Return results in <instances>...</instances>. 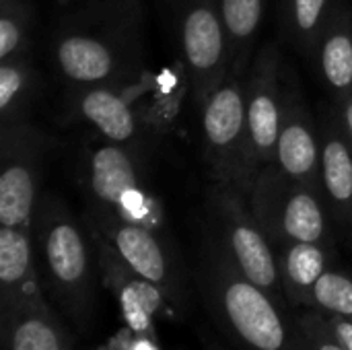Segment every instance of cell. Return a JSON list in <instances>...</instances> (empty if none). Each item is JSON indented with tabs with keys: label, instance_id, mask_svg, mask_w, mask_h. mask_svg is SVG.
Listing matches in <instances>:
<instances>
[{
	"label": "cell",
	"instance_id": "obj_1",
	"mask_svg": "<svg viewBox=\"0 0 352 350\" xmlns=\"http://www.w3.org/2000/svg\"><path fill=\"white\" fill-rule=\"evenodd\" d=\"M144 54V0H87L54 39L58 72L74 89L126 85L146 68Z\"/></svg>",
	"mask_w": 352,
	"mask_h": 350
},
{
	"label": "cell",
	"instance_id": "obj_2",
	"mask_svg": "<svg viewBox=\"0 0 352 350\" xmlns=\"http://www.w3.org/2000/svg\"><path fill=\"white\" fill-rule=\"evenodd\" d=\"M200 287L214 326L235 350H307L299 318L248 281L212 239L204 250Z\"/></svg>",
	"mask_w": 352,
	"mask_h": 350
},
{
	"label": "cell",
	"instance_id": "obj_3",
	"mask_svg": "<svg viewBox=\"0 0 352 350\" xmlns=\"http://www.w3.org/2000/svg\"><path fill=\"white\" fill-rule=\"evenodd\" d=\"M33 233L43 287L78 330L89 328L95 311L89 233L82 231L64 200L54 194L39 198Z\"/></svg>",
	"mask_w": 352,
	"mask_h": 350
},
{
	"label": "cell",
	"instance_id": "obj_4",
	"mask_svg": "<svg viewBox=\"0 0 352 350\" xmlns=\"http://www.w3.org/2000/svg\"><path fill=\"white\" fill-rule=\"evenodd\" d=\"M248 200L274 250H280L289 241L334 248L332 215L324 194L291 179L278 163L260 167Z\"/></svg>",
	"mask_w": 352,
	"mask_h": 350
},
{
	"label": "cell",
	"instance_id": "obj_5",
	"mask_svg": "<svg viewBox=\"0 0 352 350\" xmlns=\"http://www.w3.org/2000/svg\"><path fill=\"white\" fill-rule=\"evenodd\" d=\"M206 208L210 239L248 281L264 289L280 305L289 307L276 250L254 217L248 194L233 186L210 184Z\"/></svg>",
	"mask_w": 352,
	"mask_h": 350
},
{
	"label": "cell",
	"instance_id": "obj_6",
	"mask_svg": "<svg viewBox=\"0 0 352 350\" xmlns=\"http://www.w3.org/2000/svg\"><path fill=\"white\" fill-rule=\"evenodd\" d=\"M245 83L248 74L229 72L198 111L202 155L208 165L210 184L233 186L250 194L258 171L252 165L250 153Z\"/></svg>",
	"mask_w": 352,
	"mask_h": 350
},
{
	"label": "cell",
	"instance_id": "obj_7",
	"mask_svg": "<svg viewBox=\"0 0 352 350\" xmlns=\"http://www.w3.org/2000/svg\"><path fill=\"white\" fill-rule=\"evenodd\" d=\"M85 186L93 206L159 233L165 231V210L148 186L140 149L103 138L87 153Z\"/></svg>",
	"mask_w": 352,
	"mask_h": 350
},
{
	"label": "cell",
	"instance_id": "obj_8",
	"mask_svg": "<svg viewBox=\"0 0 352 350\" xmlns=\"http://www.w3.org/2000/svg\"><path fill=\"white\" fill-rule=\"evenodd\" d=\"M165 6L190 78V101L200 107L231 72V45L219 0H165Z\"/></svg>",
	"mask_w": 352,
	"mask_h": 350
},
{
	"label": "cell",
	"instance_id": "obj_9",
	"mask_svg": "<svg viewBox=\"0 0 352 350\" xmlns=\"http://www.w3.org/2000/svg\"><path fill=\"white\" fill-rule=\"evenodd\" d=\"M82 221L85 229L97 233L132 272L155 285L173 309L182 311L188 307L184 270L169 250L165 233L138 223H130L116 212L93 204L89 206Z\"/></svg>",
	"mask_w": 352,
	"mask_h": 350
},
{
	"label": "cell",
	"instance_id": "obj_10",
	"mask_svg": "<svg viewBox=\"0 0 352 350\" xmlns=\"http://www.w3.org/2000/svg\"><path fill=\"white\" fill-rule=\"evenodd\" d=\"M54 144L31 120L0 126V227L33 229L43 159Z\"/></svg>",
	"mask_w": 352,
	"mask_h": 350
},
{
	"label": "cell",
	"instance_id": "obj_11",
	"mask_svg": "<svg viewBox=\"0 0 352 350\" xmlns=\"http://www.w3.org/2000/svg\"><path fill=\"white\" fill-rule=\"evenodd\" d=\"M283 83V56L276 43H268L252 60L245 83L250 153L256 171L276 161V142L285 97Z\"/></svg>",
	"mask_w": 352,
	"mask_h": 350
},
{
	"label": "cell",
	"instance_id": "obj_12",
	"mask_svg": "<svg viewBox=\"0 0 352 350\" xmlns=\"http://www.w3.org/2000/svg\"><path fill=\"white\" fill-rule=\"evenodd\" d=\"M120 89L132 101L144 144L167 140L179 124L184 103L192 99L190 78L182 60L159 70L144 68Z\"/></svg>",
	"mask_w": 352,
	"mask_h": 350
},
{
	"label": "cell",
	"instance_id": "obj_13",
	"mask_svg": "<svg viewBox=\"0 0 352 350\" xmlns=\"http://www.w3.org/2000/svg\"><path fill=\"white\" fill-rule=\"evenodd\" d=\"M283 120L276 142L278 167L295 182L322 192V140L314 113L293 72L285 78Z\"/></svg>",
	"mask_w": 352,
	"mask_h": 350
},
{
	"label": "cell",
	"instance_id": "obj_14",
	"mask_svg": "<svg viewBox=\"0 0 352 350\" xmlns=\"http://www.w3.org/2000/svg\"><path fill=\"white\" fill-rule=\"evenodd\" d=\"M70 116L91 124L105 140L136 149L144 144L132 101L116 85L76 89L70 101Z\"/></svg>",
	"mask_w": 352,
	"mask_h": 350
},
{
	"label": "cell",
	"instance_id": "obj_15",
	"mask_svg": "<svg viewBox=\"0 0 352 350\" xmlns=\"http://www.w3.org/2000/svg\"><path fill=\"white\" fill-rule=\"evenodd\" d=\"M2 350H72L74 340L45 297L0 309Z\"/></svg>",
	"mask_w": 352,
	"mask_h": 350
},
{
	"label": "cell",
	"instance_id": "obj_16",
	"mask_svg": "<svg viewBox=\"0 0 352 350\" xmlns=\"http://www.w3.org/2000/svg\"><path fill=\"white\" fill-rule=\"evenodd\" d=\"M41 297L45 295L33 229L0 227V309Z\"/></svg>",
	"mask_w": 352,
	"mask_h": 350
},
{
	"label": "cell",
	"instance_id": "obj_17",
	"mask_svg": "<svg viewBox=\"0 0 352 350\" xmlns=\"http://www.w3.org/2000/svg\"><path fill=\"white\" fill-rule=\"evenodd\" d=\"M322 140V194L332 219L352 231V144L336 113L324 116L320 124Z\"/></svg>",
	"mask_w": 352,
	"mask_h": 350
},
{
	"label": "cell",
	"instance_id": "obj_18",
	"mask_svg": "<svg viewBox=\"0 0 352 350\" xmlns=\"http://www.w3.org/2000/svg\"><path fill=\"white\" fill-rule=\"evenodd\" d=\"M276 256L289 307L311 309L314 287L328 270L330 250L320 243L289 241L276 250Z\"/></svg>",
	"mask_w": 352,
	"mask_h": 350
},
{
	"label": "cell",
	"instance_id": "obj_19",
	"mask_svg": "<svg viewBox=\"0 0 352 350\" xmlns=\"http://www.w3.org/2000/svg\"><path fill=\"white\" fill-rule=\"evenodd\" d=\"M320 72L336 99L352 93V10L338 0L316 52Z\"/></svg>",
	"mask_w": 352,
	"mask_h": 350
},
{
	"label": "cell",
	"instance_id": "obj_20",
	"mask_svg": "<svg viewBox=\"0 0 352 350\" xmlns=\"http://www.w3.org/2000/svg\"><path fill=\"white\" fill-rule=\"evenodd\" d=\"M219 8L231 45V72L248 74L266 0H219Z\"/></svg>",
	"mask_w": 352,
	"mask_h": 350
},
{
	"label": "cell",
	"instance_id": "obj_21",
	"mask_svg": "<svg viewBox=\"0 0 352 350\" xmlns=\"http://www.w3.org/2000/svg\"><path fill=\"white\" fill-rule=\"evenodd\" d=\"M35 87V70L29 52L0 60V126L31 120L29 109Z\"/></svg>",
	"mask_w": 352,
	"mask_h": 350
},
{
	"label": "cell",
	"instance_id": "obj_22",
	"mask_svg": "<svg viewBox=\"0 0 352 350\" xmlns=\"http://www.w3.org/2000/svg\"><path fill=\"white\" fill-rule=\"evenodd\" d=\"M338 0H285L283 25L287 39L305 56H316L320 39L336 10Z\"/></svg>",
	"mask_w": 352,
	"mask_h": 350
},
{
	"label": "cell",
	"instance_id": "obj_23",
	"mask_svg": "<svg viewBox=\"0 0 352 350\" xmlns=\"http://www.w3.org/2000/svg\"><path fill=\"white\" fill-rule=\"evenodd\" d=\"M33 6L29 0H0V60L29 52Z\"/></svg>",
	"mask_w": 352,
	"mask_h": 350
},
{
	"label": "cell",
	"instance_id": "obj_24",
	"mask_svg": "<svg viewBox=\"0 0 352 350\" xmlns=\"http://www.w3.org/2000/svg\"><path fill=\"white\" fill-rule=\"evenodd\" d=\"M326 316L352 320V278L340 270H326L314 287V307Z\"/></svg>",
	"mask_w": 352,
	"mask_h": 350
},
{
	"label": "cell",
	"instance_id": "obj_25",
	"mask_svg": "<svg viewBox=\"0 0 352 350\" xmlns=\"http://www.w3.org/2000/svg\"><path fill=\"white\" fill-rule=\"evenodd\" d=\"M297 318L305 334L307 350H346L332 332L326 314L318 309H303Z\"/></svg>",
	"mask_w": 352,
	"mask_h": 350
},
{
	"label": "cell",
	"instance_id": "obj_26",
	"mask_svg": "<svg viewBox=\"0 0 352 350\" xmlns=\"http://www.w3.org/2000/svg\"><path fill=\"white\" fill-rule=\"evenodd\" d=\"M336 118H338L349 142L352 144V93L336 99Z\"/></svg>",
	"mask_w": 352,
	"mask_h": 350
},
{
	"label": "cell",
	"instance_id": "obj_27",
	"mask_svg": "<svg viewBox=\"0 0 352 350\" xmlns=\"http://www.w3.org/2000/svg\"><path fill=\"white\" fill-rule=\"evenodd\" d=\"M326 318L336 338L346 347V350H352V320L340 318V316H326Z\"/></svg>",
	"mask_w": 352,
	"mask_h": 350
},
{
	"label": "cell",
	"instance_id": "obj_28",
	"mask_svg": "<svg viewBox=\"0 0 352 350\" xmlns=\"http://www.w3.org/2000/svg\"><path fill=\"white\" fill-rule=\"evenodd\" d=\"M204 349L206 350H227L225 347H221L217 340H212V338H206V336H204Z\"/></svg>",
	"mask_w": 352,
	"mask_h": 350
}]
</instances>
